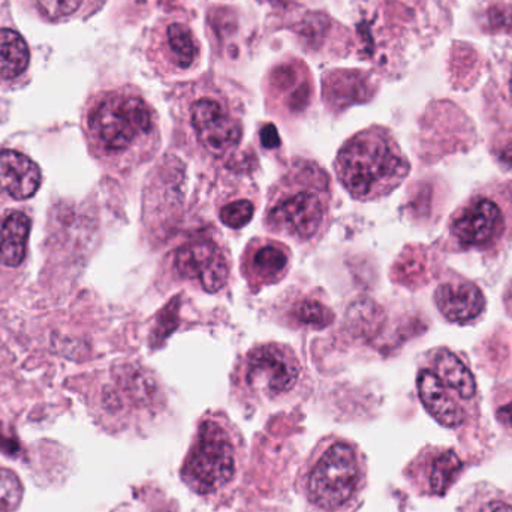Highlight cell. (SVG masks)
Returning a JSON list of instances; mask_svg holds the SVG:
<instances>
[{"label": "cell", "instance_id": "obj_1", "mask_svg": "<svg viewBox=\"0 0 512 512\" xmlns=\"http://www.w3.org/2000/svg\"><path fill=\"white\" fill-rule=\"evenodd\" d=\"M171 110L185 134L212 158H230L239 150L245 131L243 99L234 81L206 72L176 84Z\"/></svg>", "mask_w": 512, "mask_h": 512}, {"label": "cell", "instance_id": "obj_2", "mask_svg": "<svg viewBox=\"0 0 512 512\" xmlns=\"http://www.w3.org/2000/svg\"><path fill=\"white\" fill-rule=\"evenodd\" d=\"M248 444L224 411H209L197 430L180 468L182 483L213 507L230 504L245 477Z\"/></svg>", "mask_w": 512, "mask_h": 512}, {"label": "cell", "instance_id": "obj_3", "mask_svg": "<svg viewBox=\"0 0 512 512\" xmlns=\"http://www.w3.org/2000/svg\"><path fill=\"white\" fill-rule=\"evenodd\" d=\"M369 486V465L360 445L343 436L319 439L297 474L307 512H355Z\"/></svg>", "mask_w": 512, "mask_h": 512}, {"label": "cell", "instance_id": "obj_4", "mask_svg": "<svg viewBox=\"0 0 512 512\" xmlns=\"http://www.w3.org/2000/svg\"><path fill=\"white\" fill-rule=\"evenodd\" d=\"M418 399L444 429L475 432L481 423L480 385L468 357L450 346H436L418 360Z\"/></svg>", "mask_w": 512, "mask_h": 512}, {"label": "cell", "instance_id": "obj_5", "mask_svg": "<svg viewBox=\"0 0 512 512\" xmlns=\"http://www.w3.org/2000/svg\"><path fill=\"white\" fill-rule=\"evenodd\" d=\"M330 177L316 162L295 159L268 191L264 227L297 245L318 242L330 218Z\"/></svg>", "mask_w": 512, "mask_h": 512}, {"label": "cell", "instance_id": "obj_6", "mask_svg": "<svg viewBox=\"0 0 512 512\" xmlns=\"http://www.w3.org/2000/svg\"><path fill=\"white\" fill-rule=\"evenodd\" d=\"M87 131L107 155L149 158L161 143L159 114L138 87L125 84L93 96L86 116Z\"/></svg>", "mask_w": 512, "mask_h": 512}, {"label": "cell", "instance_id": "obj_7", "mask_svg": "<svg viewBox=\"0 0 512 512\" xmlns=\"http://www.w3.org/2000/svg\"><path fill=\"white\" fill-rule=\"evenodd\" d=\"M512 246V180L493 177L472 189L451 213L445 248L498 261Z\"/></svg>", "mask_w": 512, "mask_h": 512}, {"label": "cell", "instance_id": "obj_8", "mask_svg": "<svg viewBox=\"0 0 512 512\" xmlns=\"http://www.w3.org/2000/svg\"><path fill=\"white\" fill-rule=\"evenodd\" d=\"M334 171L354 200L370 203L399 189L411 173V162L390 129L373 125L343 143Z\"/></svg>", "mask_w": 512, "mask_h": 512}, {"label": "cell", "instance_id": "obj_9", "mask_svg": "<svg viewBox=\"0 0 512 512\" xmlns=\"http://www.w3.org/2000/svg\"><path fill=\"white\" fill-rule=\"evenodd\" d=\"M304 384V370L294 349L283 343H259L236 364L233 393L246 408L291 405Z\"/></svg>", "mask_w": 512, "mask_h": 512}, {"label": "cell", "instance_id": "obj_10", "mask_svg": "<svg viewBox=\"0 0 512 512\" xmlns=\"http://www.w3.org/2000/svg\"><path fill=\"white\" fill-rule=\"evenodd\" d=\"M143 56L158 77H182L197 71L203 59V45L182 14L164 15L144 33Z\"/></svg>", "mask_w": 512, "mask_h": 512}, {"label": "cell", "instance_id": "obj_11", "mask_svg": "<svg viewBox=\"0 0 512 512\" xmlns=\"http://www.w3.org/2000/svg\"><path fill=\"white\" fill-rule=\"evenodd\" d=\"M466 462L459 451L444 445H424L403 468V478L421 498L441 499L465 474Z\"/></svg>", "mask_w": 512, "mask_h": 512}, {"label": "cell", "instance_id": "obj_12", "mask_svg": "<svg viewBox=\"0 0 512 512\" xmlns=\"http://www.w3.org/2000/svg\"><path fill=\"white\" fill-rule=\"evenodd\" d=\"M174 268L180 279L194 283L207 294L228 285L231 262L227 251L209 239L194 240L174 252Z\"/></svg>", "mask_w": 512, "mask_h": 512}, {"label": "cell", "instance_id": "obj_13", "mask_svg": "<svg viewBox=\"0 0 512 512\" xmlns=\"http://www.w3.org/2000/svg\"><path fill=\"white\" fill-rule=\"evenodd\" d=\"M436 310L448 324L471 327L487 312V297L475 280L456 270H447L433 292Z\"/></svg>", "mask_w": 512, "mask_h": 512}, {"label": "cell", "instance_id": "obj_14", "mask_svg": "<svg viewBox=\"0 0 512 512\" xmlns=\"http://www.w3.org/2000/svg\"><path fill=\"white\" fill-rule=\"evenodd\" d=\"M242 274L254 292L282 282L291 267V251L277 240L252 239L242 255Z\"/></svg>", "mask_w": 512, "mask_h": 512}, {"label": "cell", "instance_id": "obj_15", "mask_svg": "<svg viewBox=\"0 0 512 512\" xmlns=\"http://www.w3.org/2000/svg\"><path fill=\"white\" fill-rule=\"evenodd\" d=\"M32 54L26 38L15 26L8 0L0 3V87H14L29 75Z\"/></svg>", "mask_w": 512, "mask_h": 512}, {"label": "cell", "instance_id": "obj_16", "mask_svg": "<svg viewBox=\"0 0 512 512\" xmlns=\"http://www.w3.org/2000/svg\"><path fill=\"white\" fill-rule=\"evenodd\" d=\"M39 186L41 170L32 159L14 150L0 152V192L15 200H27Z\"/></svg>", "mask_w": 512, "mask_h": 512}, {"label": "cell", "instance_id": "obj_17", "mask_svg": "<svg viewBox=\"0 0 512 512\" xmlns=\"http://www.w3.org/2000/svg\"><path fill=\"white\" fill-rule=\"evenodd\" d=\"M29 14L48 24L87 20L98 14L108 0H18Z\"/></svg>", "mask_w": 512, "mask_h": 512}, {"label": "cell", "instance_id": "obj_18", "mask_svg": "<svg viewBox=\"0 0 512 512\" xmlns=\"http://www.w3.org/2000/svg\"><path fill=\"white\" fill-rule=\"evenodd\" d=\"M324 101L333 105H349L366 101L370 96V78L358 69H333L322 75Z\"/></svg>", "mask_w": 512, "mask_h": 512}, {"label": "cell", "instance_id": "obj_19", "mask_svg": "<svg viewBox=\"0 0 512 512\" xmlns=\"http://www.w3.org/2000/svg\"><path fill=\"white\" fill-rule=\"evenodd\" d=\"M30 219L24 213L8 216L0 233V262L8 267H18L26 255Z\"/></svg>", "mask_w": 512, "mask_h": 512}, {"label": "cell", "instance_id": "obj_20", "mask_svg": "<svg viewBox=\"0 0 512 512\" xmlns=\"http://www.w3.org/2000/svg\"><path fill=\"white\" fill-rule=\"evenodd\" d=\"M457 512H512V496L489 481H481L469 487Z\"/></svg>", "mask_w": 512, "mask_h": 512}, {"label": "cell", "instance_id": "obj_21", "mask_svg": "<svg viewBox=\"0 0 512 512\" xmlns=\"http://www.w3.org/2000/svg\"><path fill=\"white\" fill-rule=\"evenodd\" d=\"M291 315L298 325L318 328V330L328 327L334 321L333 310L316 298H303L294 303Z\"/></svg>", "mask_w": 512, "mask_h": 512}, {"label": "cell", "instance_id": "obj_22", "mask_svg": "<svg viewBox=\"0 0 512 512\" xmlns=\"http://www.w3.org/2000/svg\"><path fill=\"white\" fill-rule=\"evenodd\" d=\"M492 409L496 423L512 439V381L496 384L492 390Z\"/></svg>", "mask_w": 512, "mask_h": 512}, {"label": "cell", "instance_id": "obj_23", "mask_svg": "<svg viewBox=\"0 0 512 512\" xmlns=\"http://www.w3.org/2000/svg\"><path fill=\"white\" fill-rule=\"evenodd\" d=\"M20 478L11 469L0 468V511L14 512L23 501Z\"/></svg>", "mask_w": 512, "mask_h": 512}, {"label": "cell", "instance_id": "obj_24", "mask_svg": "<svg viewBox=\"0 0 512 512\" xmlns=\"http://www.w3.org/2000/svg\"><path fill=\"white\" fill-rule=\"evenodd\" d=\"M255 215V206L252 201L234 200L224 204L219 210V219L225 227L231 230H240L252 221Z\"/></svg>", "mask_w": 512, "mask_h": 512}, {"label": "cell", "instance_id": "obj_25", "mask_svg": "<svg viewBox=\"0 0 512 512\" xmlns=\"http://www.w3.org/2000/svg\"><path fill=\"white\" fill-rule=\"evenodd\" d=\"M490 152H492L493 159L501 167V170L504 173L512 174V134L498 138L492 144Z\"/></svg>", "mask_w": 512, "mask_h": 512}, {"label": "cell", "instance_id": "obj_26", "mask_svg": "<svg viewBox=\"0 0 512 512\" xmlns=\"http://www.w3.org/2000/svg\"><path fill=\"white\" fill-rule=\"evenodd\" d=\"M261 137L265 147L279 146V137H277V132L273 125L265 126V128L262 129Z\"/></svg>", "mask_w": 512, "mask_h": 512}, {"label": "cell", "instance_id": "obj_27", "mask_svg": "<svg viewBox=\"0 0 512 512\" xmlns=\"http://www.w3.org/2000/svg\"><path fill=\"white\" fill-rule=\"evenodd\" d=\"M259 2L270 6H288L291 5L294 0H259Z\"/></svg>", "mask_w": 512, "mask_h": 512}, {"label": "cell", "instance_id": "obj_28", "mask_svg": "<svg viewBox=\"0 0 512 512\" xmlns=\"http://www.w3.org/2000/svg\"><path fill=\"white\" fill-rule=\"evenodd\" d=\"M508 93H510V99H511V102H512V75H511V78H510V84H508Z\"/></svg>", "mask_w": 512, "mask_h": 512}]
</instances>
